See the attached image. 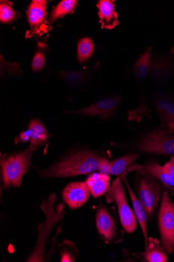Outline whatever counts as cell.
I'll return each instance as SVG.
<instances>
[{"label":"cell","instance_id":"obj_1","mask_svg":"<svg viewBox=\"0 0 174 262\" xmlns=\"http://www.w3.org/2000/svg\"><path fill=\"white\" fill-rule=\"evenodd\" d=\"M107 159L90 149L79 150L64 158L45 170H37L41 178H67L85 174L98 170L101 162Z\"/></svg>","mask_w":174,"mask_h":262},{"label":"cell","instance_id":"obj_2","mask_svg":"<svg viewBox=\"0 0 174 262\" xmlns=\"http://www.w3.org/2000/svg\"><path fill=\"white\" fill-rule=\"evenodd\" d=\"M57 196L52 194L47 200L43 201L40 206L44 213L46 220L38 226V236L36 245L28 261H43L45 246L48 236L56 225L64 217V205L60 204L56 206Z\"/></svg>","mask_w":174,"mask_h":262},{"label":"cell","instance_id":"obj_3","mask_svg":"<svg viewBox=\"0 0 174 262\" xmlns=\"http://www.w3.org/2000/svg\"><path fill=\"white\" fill-rule=\"evenodd\" d=\"M136 173L134 193L145 210L147 221L152 223L165 189L163 184L154 177L138 172Z\"/></svg>","mask_w":174,"mask_h":262},{"label":"cell","instance_id":"obj_4","mask_svg":"<svg viewBox=\"0 0 174 262\" xmlns=\"http://www.w3.org/2000/svg\"><path fill=\"white\" fill-rule=\"evenodd\" d=\"M36 150L30 145L22 152L2 156V174L4 189L20 186L22 177L31 167L32 158Z\"/></svg>","mask_w":174,"mask_h":262},{"label":"cell","instance_id":"obj_5","mask_svg":"<svg viewBox=\"0 0 174 262\" xmlns=\"http://www.w3.org/2000/svg\"><path fill=\"white\" fill-rule=\"evenodd\" d=\"M158 213V227L161 246L168 254L174 253V203L170 198L169 190L165 189L161 195Z\"/></svg>","mask_w":174,"mask_h":262},{"label":"cell","instance_id":"obj_6","mask_svg":"<svg viewBox=\"0 0 174 262\" xmlns=\"http://www.w3.org/2000/svg\"><path fill=\"white\" fill-rule=\"evenodd\" d=\"M121 179L118 177L115 180L106 195L108 203H115L117 206L121 224L125 231L130 234L135 231L138 221L134 212L128 205L125 189Z\"/></svg>","mask_w":174,"mask_h":262},{"label":"cell","instance_id":"obj_7","mask_svg":"<svg viewBox=\"0 0 174 262\" xmlns=\"http://www.w3.org/2000/svg\"><path fill=\"white\" fill-rule=\"evenodd\" d=\"M136 149L146 155H174V132L167 129L148 133L138 142Z\"/></svg>","mask_w":174,"mask_h":262},{"label":"cell","instance_id":"obj_8","mask_svg":"<svg viewBox=\"0 0 174 262\" xmlns=\"http://www.w3.org/2000/svg\"><path fill=\"white\" fill-rule=\"evenodd\" d=\"M95 221L98 234L105 242L111 244L122 241V233L119 232L115 220L105 206L97 210Z\"/></svg>","mask_w":174,"mask_h":262},{"label":"cell","instance_id":"obj_9","mask_svg":"<svg viewBox=\"0 0 174 262\" xmlns=\"http://www.w3.org/2000/svg\"><path fill=\"white\" fill-rule=\"evenodd\" d=\"M47 3L48 2L43 0H34L30 5L28 11V17L31 29L27 34L28 38L34 35H41L46 30Z\"/></svg>","mask_w":174,"mask_h":262},{"label":"cell","instance_id":"obj_10","mask_svg":"<svg viewBox=\"0 0 174 262\" xmlns=\"http://www.w3.org/2000/svg\"><path fill=\"white\" fill-rule=\"evenodd\" d=\"M128 172H138L152 176L157 179L170 191L174 197V177L162 171V166L154 161H147L143 164L134 163L128 169Z\"/></svg>","mask_w":174,"mask_h":262},{"label":"cell","instance_id":"obj_11","mask_svg":"<svg viewBox=\"0 0 174 262\" xmlns=\"http://www.w3.org/2000/svg\"><path fill=\"white\" fill-rule=\"evenodd\" d=\"M90 194L86 182L70 183L67 185L62 193L65 202L71 209H77L84 205Z\"/></svg>","mask_w":174,"mask_h":262},{"label":"cell","instance_id":"obj_12","mask_svg":"<svg viewBox=\"0 0 174 262\" xmlns=\"http://www.w3.org/2000/svg\"><path fill=\"white\" fill-rule=\"evenodd\" d=\"M120 99V97L108 98L82 110L69 111L65 113L90 116H101L102 119H107L112 117L115 115L117 106L119 103Z\"/></svg>","mask_w":174,"mask_h":262},{"label":"cell","instance_id":"obj_13","mask_svg":"<svg viewBox=\"0 0 174 262\" xmlns=\"http://www.w3.org/2000/svg\"><path fill=\"white\" fill-rule=\"evenodd\" d=\"M174 70V61L170 55H158L152 58L149 77L156 83L166 81Z\"/></svg>","mask_w":174,"mask_h":262},{"label":"cell","instance_id":"obj_14","mask_svg":"<svg viewBox=\"0 0 174 262\" xmlns=\"http://www.w3.org/2000/svg\"><path fill=\"white\" fill-rule=\"evenodd\" d=\"M132 255L142 262H167V253L162 249L159 241L152 237H148L147 246L142 252H135Z\"/></svg>","mask_w":174,"mask_h":262},{"label":"cell","instance_id":"obj_15","mask_svg":"<svg viewBox=\"0 0 174 262\" xmlns=\"http://www.w3.org/2000/svg\"><path fill=\"white\" fill-rule=\"evenodd\" d=\"M114 3L112 0H100L97 3L98 15L103 29L112 30L119 25Z\"/></svg>","mask_w":174,"mask_h":262},{"label":"cell","instance_id":"obj_16","mask_svg":"<svg viewBox=\"0 0 174 262\" xmlns=\"http://www.w3.org/2000/svg\"><path fill=\"white\" fill-rule=\"evenodd\" d=\"M120 178L121 179L122 181L126 184L129 193L130 194V196L131 198V200L132 202L134 213L137 219L138 223H139L142 231L143 232L144 239V245L145 247L147 246L148 241V236L147 233V218L146 215V213L145 210L140 203V202L137 199L136 196L135 195V193L132 190L130 183L127 179V176H121Z\"/></svg>","mask_w":174,"mask_h":262},{"label":"cell","instance_id":"obj_17","mask_svg":"<svg viewBox=\"0 0 174 262\" xmlns=\"http://www.w3.org/2000/svg\"><path fill=\"white\" fill-rule=\"evenodd\" d=\"M86 183L91 195L95 199L106 194L110 188L109 176L101 173H93L88 177Z\"/></svg>","mask_w":174,"mask_h":262},{"label":"cell","instance_id":"obj_18","mask_svg":"<svg viewBox=\"0 0 174 262\" xmlns=\"http://www.w3.org/2000/svg\"><path fill=\"white\" fill-rule=\"evenodd\" d=\"M152 53L151 47H148L134 64V75L135 79L139 82L145 81L149 76L152 58Z\"/></svg>","mask_w":174,"mask_h":262},{"label":"cell","instance_id":"obj_19","mask_svg":"<svg viewBox=\"0 0 174 262\" xmlns=\"http://www.w3.org/2000/svg\"><path fill=\"white\" fill-rule=\"evenodd\" d=\"M140 157L137 154H128L111 161V174L120 177L127 176L130 166Z\"/></svg>","mask_w":174,"mask_h":262},{"label":"cell","instance_id":"obj_20","mask_svg":"<svg viewBox=\"0 0 174 262\" xmlns=\"http://www.w3.org/2000/svg\"><path fill=\"white\" fill-rule=\"evenodd\" d=\"M31 132V144L36 149L45 144L49 135L44 125L38 120H32L29 126Z\"/></svg>","mask_w":174,"mask_h":262},{"label":"cell","instance_id":"obj_21","mask_svg":"<svg viewBox=\"0 0 174 262\" xmlns=\"http://www.w3.org/2000/svg\"><path fill=\"white\" fill-rule=\"evenodd\" d=\"M78 6L79 2L76 0H64L52 11L49 15L48 22L52 25L66 15L72 13Z\"/></svg>","mask_w":174,"mask_h":262},{"label":"cell","instance_id":"obj_22","mask_svg":"<svg viewBox=\"0 0 174 262\" xmlns=\"http://www.w3.org/2000/svg\"><path fill=\"white\" fill-rule=\"evenodd\" d=\"M94 51V46L92 40L85 37L81 39L78 46V57L80 62L87 61L92 56Z\"/></svg>","mask_w":174,"mask_h":262},{"label":"cell","instance_id":"obj_23","mask_svg":"<svg viewBox=\"0 0 174 262\" xmlns=\"http://www.w3.org/2000/svg\"><path fill=\"white\" fill-rule=\"evenodd\" d=\"M19 14L12 9V3L11 2L1 1V5H0V20H1L2 23H12L19 17Z\"/></svg>","mask_w":174,"mask_h":262},{"label":"cell","instance_id":"obj_24","mask_svg":"<svg viewBox=\"0 0 174 262\" xmlns=\"http://www.w3.org/2000/svg\"><path fill=\"white\" fill-rule=\"evenodd\" d=\"M59 75L67 82L72 84L82 83L89 78L88 74L84 71H64L60 73Z\"/></svg>","mask_w":174,"mask_h":262},{"label":"cell","instance_id":"obj_25","mask_svg":"<svg viewBox=\"0 0 174 262\" xmlns=\"http://www.w3.org/2000/svg\"><path fill=\"white\" fill-rule=\"evenodd\" d=\"M161 123L169 130L174 132V102L170 100L169 99L167 102Z\"/></svg>","mask_w":174,"mask_h":262},{"label":"cell","instance_id":"obj_26","mask_svg":"<svg viewBox=\"0 0 174 262\" xmlns=\"http://www.w3.org/2000/svg\"><path fill=\"white\" fill-rule=\"evenodd\" d=\"M45 64V58L43 54L40 52H37L34 57L32 67L34 71H39L43 69Z\"/></svg>","mask_w":174,"mask_h":262},{"label":"cell","instance_id":"obj_27","mask_svg":"<svg viewBox=\"0 0 174 262\" xmlns=\"http://www.w3.org/2000/svg\"><path fill=\"white\" fill-rule=\"evenodd\" d=\"M99 173L109 176L111 174V162L108 159L103 160L98 169Z\"/></svg>","mask_w":174,"mask_h":262},{"label":"cell","instance_id":"obj_28","mask_svg":"<svg viewBox=\"0 0 174 262\" xmlns=\"http://www.w3.org/2000/svg\"><path fill=\"white\" fill-rule=\"evenodd\" d=\"M162 170L174 177V156L171 157L169 161L162 166Z\"/></svg>","mask_w":174,"mask_h":262},{"label":"cell","instance_id":"obj_29","mask_svg":"<svg viewBox=\"0 0 174 262\" xmlns=\"http://www.w3.org/2000/svg\"><path fill=\"white\" fill-rule=\"evenodd\" d=\"M31 132L30 130L20 133L19 136V140L21 142H27L31 140Z\"/></svg>","mask_w":174,"mask_h":262},{"label":"cell","instance_id":"obj_30","mask_svg":"<svg viewBox=\"0 0 174 262\" xmlns=\"http://www.w3.org/2000/svg\"><path fill=\"white\" fill-rule=\"evenodd\" d=\"M171 55H174V44H173V46L171 50Z\"/></svg>","mask_w":174,"mask_h":262}]
</instances>
